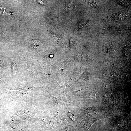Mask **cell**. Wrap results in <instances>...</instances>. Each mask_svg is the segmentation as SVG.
Returning <instances> with one entry per match:
<instances>
[{
	"label": "cell",
	"mask_w": 131,
	"mask_h": 131,
	"mask_svg": "<svg viewBox=\"0 0 131 131\" xmlns=\"http://www.w3.org/2000/svg\"><path fill=\"white\" fill-rule=\"evenodd\" d=\"M37 2L39 4L42 5H45L46 4V2L45 1L38 0Z\"/></svg>",
	"instance_id": "cell-3"
},
{
	"label": "cell",
	"mask_w": 131,
	"mask_h": 131,
	"mask_svg": "<svg viewBox=\"0 0 131 131\" xmlns=\"http://www.w3.org/2000/svg\"><path fill=\"white\" fill-rule=\"evenodd\" d=\"M31 42L32 46L34 48H37L40 43V40L39 39L31 40Z\"/></svg>",
	"instance_id": "cell-2"
},
{
	"label": "cell",
	"mask_w": 131,
	"mask_h": 131,
	"mask_svg": "<svg viewBox=\"0 0 131 131\" xmlns=\"http://www.w3.org/2000/svg\"><path fill=\"white\" fill-rule=\"evenodd\" d=\"M96 121L94 119L89 120L87 123L83 124L79 127V131H88L92 125Z\"/></svg>",
	"instance_id": "cell-1"
}]
</instances>
